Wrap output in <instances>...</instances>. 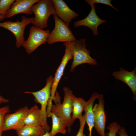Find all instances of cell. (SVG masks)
Wrapping results in <instances>:
<instances>
[{
    "label": "cell",
    "instance_id": "obj_1",
    "mask_svg": "<svg viewBox=\"0 0 136 136\" xmlns=\"http://www.w3.org/2000/svg\"><path fill=\"white\" fill-rule=\"evenodd\" d=\"M63 90L64 96L62 103L61 104L60 97L56 91L55 97L53 100L55 104L52 105L50 112L65 120L67 124V131L70 132L71 130V126L73 124L71 114L73 110L72 97L73 94L72 91L69 87H64Z\"/></svg>",
    "mask_w": 136,
    "mask_h": 136
},
{
    "label": "cell",
    "instance_id": "obj_2",
    "mask_svg": "<svg viewBox=\"0 0 136 136\" xmlns=\"http://www.w3.org/2000/svg\"><path fill=\"white\" fill-rule=\"evenodd\" d=\"M85 42V39H82L65 42L70 46L73 54V60L70 70L71 72L74 71L76 66L82 64L87 63L93 65L97 64L96 59L90 56V50L86 49Z\"/></svg>",
    "mask_w": 136,
    "mask_h": 136
},
{
    "label": "cell",
    "instance_id": "obj_3",
    "mask_svg": "<svg viewBox=\"0 0 136 136\" xmlns=\"http://www.w3.org/2000/svg\"><path fill=\"white\" fill-rule=\"evenodd\" d=\"M31 9L35 15L32 24L42 29L48 27L47 22L49 16L52 14H56L51 0H40L37 4L32 6Z\"/></svg>",
    "mask_w": 136,
    "mask_h": 136
},
{
    "label": "cell",
    "instance_id": "obj_4",
    "mask_svg": "<svg viewBox=\"0 0 136 136\" xmlns=\"http://www.w3.org/2000/svg\"><path fill=\"white\" fill-rule=\"evenodd\" d=\"M53 77L50 76L46 79L45 86L41 89L36 92L25 91L24 93L32 94L35 97V101L41 106L40 109L42 122V126L45 132L49 131L50 128L47 122V109L48 101L50 98L52 86Z\"/></svg>",
    "mask_w": 136,
    "mask_h": 136
},
{
    "label": "cell",
    "instance_id": "obj_5",
    "mask_svg": "<svg viewBox=\"0 0 136 136\" xmlns=\"http://www.w3.org/2000/svg\"><path fill=\"white\" fill-rule=\"evenodd\" d=\"M55 26L50 32L47 42L49 44L58 42H73L76 40L69 26L59 19L56 14L53 15Z\"/></svg>",
    "mask_w": 136,
    "mask_h": 136
},
{
    "label": "cell",
    "instance_id": "obj_6",
    "mask_svg": "<svg viewBox=\"0 0 136 136\" xmlns=\"http://www.w3.org/2000/svg\"><path fill=\"white\" fill-rule=\"evenodd\" d=\"M33 20V17L27 18L22 16L21 21L18 20L15 22L7 21L0 22V27L8 30L14 34L16 40V47L19 48L25 41L24 32L25 27Z\"/></svg>",
    "mask_w": 136,
    "mask_h": 136
},
{
    "label": "cell",
    "instance_id": "obj_7",
    "mask_svg": "<svg viewBox=\"0 0 136 136\" xmlns=\"http://www.w3.org/2000/svg\"><path fill=\"white\" fill-rule=\"evenodd\" d=\"M50 33L49 30H44L32 25L30 27L28 39L22 46L29 55L40 45L46 43Z\"/></svg>",
    "mask_w": 136,
    "mask_h": 136
},
{
    "label": "cell",
    "instance_id": "obj_8",
    "mask_svg": "<svg viewBox=\"0 0 136 136\" xmlns=\"http://www.w3.org/2000/svg\"><path fill=\"white\" fill-rule=\"evenodd\" d=\"M27 106L21 108L12 113L5 115L3 124L2 131L14 130L18 131L25 125L24 121L28 113Z\"/></svg>",
    "mask_w": 136,
    "mask_h": 136
},
{
    "label": "cell",
    "instance_id": "obj_9",
    "mask_svg": "<svg viewBox=\"0 0 136 136\" xmlns=\"http://www.w3.org/2000/svg\"><path fill=\"white\" fill-rule=\"evenodd\" d=\"M63 45L65 47V53L53 78L51 89L50 97L48 102V106H50L52 105V101L55 97L57 86L63 74L66 64L70 60L73 58V53L70 46L65 43H64Z\"/></svg>",
    "mask_w": 136,
    "mask_h": 136
},
{
    "label": "cell",
    "instance_id": "obj_10",
    "mask_svg": "<svg viewBox=\"0 0 136 136\" xmlns=\"http://www.w3.org/2000/svg\"><path fill=\"white\" fill-rule=\"evenodd\" d=\"M97 98L99 103L95 104L93 108L94 127L100 136H106L105 130L107 118L104 109V97L103 94H99Z\"/></svg>",
    "mask_w": 136,
    "mask_h": 136
},
{
    "label": "cell",
    "instance_id": "obj_11",
    "mask_svg": "<svg viewBox=\"0 0 136 136\" xmlns=\"http://www.w3.org/2000/svg\"><path fill=\"white\" fill-rule=\"evenodd\" d=\"M90 6L91 9L87 16L83 19L74 22V26L75 27L81 26H87L91 30L94 35L96 36L98 34V26L106 21L100 19L97 15L94 4L90 5Z\"/></svg>",
    "mask_w": 136,
    "mask_h": 136
},
{
    "label": "cell",
    "instance_id": "obj_12",
    "mask_svg": "<svg viewBox=\"0 0 136 136\" xmlns=\"http://www.w3.org/2000/svg\"><path fill=\"white\" fill-rule=\"evenodd\" d=\"M40 0H16L11 5L10 9L7 11L5 19L11 18L17 14L22 13L26 15L32 14L31 7L35 3H38Z\"/></svg>",
    "mask_w": 136,
    "mask_h": 136
},
{
    "label": "cell",
    "instance_id": "obj_13",
    "mask_svg": "<svg viewBox=\"0 0 136 136\" xmlns=\"http://www.w3.org/2000/svg\"><path fill=\"white\" fill-rule=\"evenodd\" d=\"M56 15L68 26L71 20L79 16L77 13L72 10L62 0H52Z\"/></svg>",
    "mask_w": 136,
    "mask_h": 136
},
{
    "label": "cell",
    "instance_id": "obj_14",
    "mask_svg": "<svg viewBox=\"0 0 136 136\" xmlns=\"http://www.w3.org/2000/svg\"><path fill=\"white\" fill-rule=\"evenodd\" d=\"M112 75L117 80H120L126 84L131 89L133 98L136 99V68L131 72L120 67L118 71L113 72Z\"/></svg>",
    "mask_w": 136,
    "mask_h": 136
},
{
    "label": "cell",
    "instance_id": "obj_15",
    "mask_svg": "<svg viewBox=\"0 0 136 136\" xmlns=\"http://www.w3.org/2000/svg\"><path fill=\"white\" fill-rule=\"evenodd\" d=\"M99 94L94 92L89 100L86 101L84 111L85 118L86 122L88 127L89 131V136H92V131L94 127V116L93 112V105L95 100L97 98Z\"/></svg>",
    "mask_w": 136,
    "mask_h": 136
},
{
    "label": "cell",
    "instance_id": "obj_16",
    "mask_svg": "<svg viewBox=\"0 0 136 136\" xmlns=\"http://www.w3.org/2000/svg\"><path fill=\"white\" fill-rule=\"evenodd\" d=\"M24 123L26 125L42 126L40 110L37 105H35L29 109Z\"/></svg>",
    "mask_w": 136,
    "mask_h": 136
},
{
    "label": "cell",
    "instance_id": "obj_17",
    "mask_svg": "<svg viewBox=\"0 0 136 136\" xmlns=\"http://www.w3.org/2000/svg\"><path fill=\"white\" fill-rule=\"evenodd\" d=\"M73 110L72 120L73 123L77 119L79 120L83 117L82 113L84 111L86 101L81 97H76L73 94L72 97Z\"/></svg>",
    "mask_w": 136,
    "mask_h": 136
},
{
    "label": "cell",
    "instance_id": "obj_18",
    "mask_svg": "<svg viewBox=\"0 0 136 136\" xmlns=\"http://www.w3.org/2000/svg\"><path fill=\"white\" fill-rule=\"evenodd\" d=\"M50 117L52 120V128L50 132L51 136H55L58 133H66V128L67 127V125L65 120L52 113H50V115L49 117Z\"/></svg>",
    "mask_w": 136,
    "mask_h": 136
},
{
    "label": "cell",
    "instance_id": "obj_19",
    "mask_svg": "<svg viewBox=\"0 0 136 136\" xmlns=\"http://www.w3.org/2000/svg\"><path fill=\"white\" fill-rule=\"evenodd\" d=\"M16 132L18 135L21 136H41L46 132L42 126L26 125Z\"/></svg>",
    "mask_w": 136,
    "mask_h": 136
},
{
    "label": "cell",
    "instance_id": "obj_20",
    "mask_svg": "<svg viewBox=\"0 0 136 136\" xmlns=\"http://www.w3.org/2000/svg\"><path fill=\"white\" fill-rule=\"evenodd\" d=\"M15 1V0H0V14L3 20L5 19V15L7 12Z\"/></svg>",
    "mask_w": 136,
    "mask_h": 136
},
{
    "label": "cell",
    "instance_id": "obj_21",
    "mask_svg": "<svg viewBox=\"0 0 136 136\" xmlns=\"http://www.w3.org/2000/svg\"><path fill=\"white\" fill-rule=\"evenodd\" d=\"M120 127V125L116 122L111 123L107 127L109 132L107 135L108 136H116V133H117Z\"/></svg>",
    "mask_w": 136,
    "mask_h": 136
},
{
    "label": "cell",
    "instance_id": "obj_22",
    "mask_svg": "<svg viewBox=\"0 0 136 136\" xmlns=\"http://www.w3.org/2000/svg\"><path fill=\"white\" fill-rule=\"evenodd\" d=\"M10 112L9 105L0 107V134L2 135L3 132L2 128L4 116L6 114Z\"/></svg>",
    "mask_w": 136,
    "mask_h": 136
},
{
    "label": "cell",
    "instance_id": "obj_23",
    "mask_svg": "<svg viewBox=\"0 0 136 136\" xmlns=\"http://www.w3.org/2000/svg\"><path fill=\"white\" fill-rule=\"evenodd\" d=\"M85 1L89 5L94 4L95 3L103 4L111 6L117 11H118L117 9L114 7L111 4V0H86Z\"/></svg>",
    "mask_w": 136,
    "mask_h": 136
},
{
    "label": "cell",
    "instance_id": "obj_24",
    "mask_svg": "<svg viewBox=\"0 0 136 136\" xmlns=\"http://www.w3.org/2000/svg\"><path fill=\"white\" fill-rule=\"evenodd\" d=\"M79 120L80 122V127L76 136H86L84 133V129L86 122L85 115H84L83 117Z\"/></svg>",
    "mask_w": 136,
    "mask_h": 136
},
{
    "label": "cell",
    "instance_id": "obj_25",
    "mask_svg": "<svg viewBox=\"0 0 136 136\" xmlns=\"http://www.w3.org/2000/svg\"><path fill=\"white\" fill-rule=\"evenodd\" d=\"M117 133L119 136H128L126 131L125 129L123 127L120 126Z\"/></svg>",
    "mask_w": 136,
    "mask_h": 136
},
{
    "label": "cell",
    "instance_id": "obj_26",
    "mask_svg": "<svg viewBox=\"0 0 136 136\" xmlns=\"http://www.w3.org/2000/svg\"><path fill=\"white\" fill-rule=\"evenodd\" d=\"M0 101H1L2 103H8L9 102V100L8 99H6L2 96H0Z\"/></svg>",
    "mask_w": 136,
    "mask_h": 136
},
{
    "label": "cell",
    "instance_id": "obj_27",
    "mask_svg": "<svg viewBox=\"0 0 136 136\" xmlns=\"http://www.w3.org/2000/svg\"><path fill=\"white\" fill-rule=\"evenodd\" d=\"M41 136H51L49 131H46L45 133Z\"/></svg>",
    "mask_w": 136,
    "mask_h": 136
},
{
    "label": "cell",
    "instance_id": "obj_28",
    "mask_svg": "<svg viewBox=\"0 0 136 136\" xmlns=\"http://www.w3.org/2000/svg\"><path fill=\"white\" fill-rule=\"evenodd\" d=\"M0 20L1 21H2L3 20V17L0 14Z\"/></svg>",
    "mask_w": 136,
    "mask_h": 136
},
{
    "label": "cell",
    "instance_id": "obj_29",
    "mask_svg": "<svg viewBox=\"0 0 136 136\" xmlns=\"http://www.w3.org/2000/svg\"><path fill=\"white\" fill-rule=\"evenodd\" d=\"M2 103V102L1 101H0V104H1V103Z\"/></svg>",
    "mask_w": 136,
    "mask_h": 136
},
{
    "label": "cell",
    "instance_id": "obj_30",
    "mask_svg": "<svg viewBox=\"0 0 136 136\" xmlns=\"http://www.w3.org/2000/svg\"><path fill=\"white\" fill-rule=\"evenodd\" d=\"M17 136H21V135H18Z\"/></svg>",
    "mask_w": 136,
    "mask_h": 136
},
{
    "label": "cell",
    "instance_id": "obj_31",
    "mask_svg": "<svg viewBox=\"0 0 136 136\" xmlns=\"http://www.w3.org/2000/svg\"><path fill=\"white\" fill-rule=\"evenodd\" d=\"M0 136H2V135L0 134Z\"/></svg>",
    "mask_w": 136,
    "mask_h": 136
},
{
    "label": "cell",
    "instance_id": "obj_32",
    "mask_svg": "<svg viewBox=\"0 0 136 136\" xmlns=\"http://www.w3.org/2000/svg\"><path fill=\"white\" fill-rule=\"evenodd\" d=\"M0 96H1V94H0Z\"/></svg>",
    "mask_w": 136,
    "mask_h": 136
}]
</instances>
